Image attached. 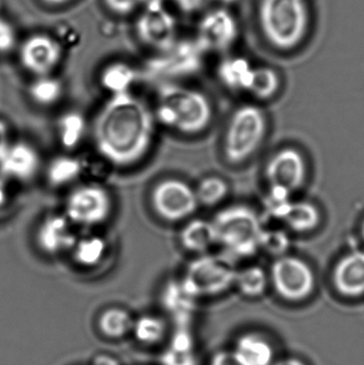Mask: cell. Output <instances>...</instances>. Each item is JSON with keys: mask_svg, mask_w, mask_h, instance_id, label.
<instances>
[{"mask_svg": "<svg viewBox=\"0 0 364 365\" xmlns=\"http://www.w3.org/2000/svg\"><path fill=\"white\" fill-rule=\"evenodd\" d=\"M276 365H306L303 361H301L299 359H294V358H291V359L284 360V361L279 362Z\"/></svg>", "mask_w": 364, "mask_h": 365, "instance_id": "ee69618b", "label": "cell"}, {"mask_svg": "<svg viewBox=\"0 0 364 365\" xmlns=\"http://www.w3.org/2000/svg\"><path fill=\"white\" fill-rule=\"evenodd\" d=\"M155 125L153 111L132 92L111 96L94 120L96 150L113 166H135L149 154Z\"/></svg>", "mask_w": 364, "mask_h": 365, "instance_id": "6da1fadb", "label": "cell"}, {"mask_svg": "<svg viewBox=\"0 0 364 365\" xmlns=\"http://www.w3.org/2000/svg\"><path fill=\"white\" fill-rule=\"evenodd\" d=\"M16 45V32L12 24L0 17V53H8Z\"/></svg>", "mask_w": 364, "mask_h": 365, "instance_id": "d590c367", "label": "cell"}, {"mask_svg": "<svg viewBox=\"0 0 364 365\" xmlns=\"http://www.w3.org/2000/svg\"><path fill=\"white\" fill-rule=\"evenodd\" d=\"M211 365H241L233 351H219L214 356Z\"/></svg>", "mask_w": 364, "mask_h": 365, "instance_id": "f35d334b", "label": "cell"}, {"mask_svg": "<svg viewBox=\"0 0 364 365\" xmlns=\"http://www.w3.org/2000/svg\"><path fill=\"white\" fill-rule=\"evenodd\" d=\"M267 134V118L256 105H243L231 115L224 139V154L232 165L247 162L258 152Z\"/></svg>", "mask_w": 364, "mask_h": 365, "instance_id": "5b68a950", "label": "cell"}, {"mask_svg": "<svg viewBox=\"0 0 364 365\" xmlns=\"http://www.w3.org/2000/svg\"><path fill=\"white\" fill-rule=\"evenodd\" d=\"M308 166L301 152L295 148H284L276 152L265 167L269 185H278L291 192L299 190L307 181Z\"/></svg>", "mask_w": 364, "mask_h": 365, "instance_id": "4fadbf2b", "label": "cell"}, {"mask_svg": "<svg viewBox=\"0 0 364 365\" xmlns=\"http://www.w3.org/2000/svg\"><path fill=\"white\" fill-rule=\"evenodd\" d=\"M41 166L36 148L25 141H9L0 150V177L13 181H30Z\"/></svg>", "mask_w": 364, "mask_h": 365, "instance_id": "5bb4252c", "label": "cell"}, {"mask_svg": "<svg viewBox=\"0 0 364 365\" xmlns=\"http://www.w3.org/2000/svg\"><path fill=\"white\" fill-rule=\"evenodd\" d=\"M62 56L61 44L46 34H31L19 47L21 66L34 76L51 75L61 62Z\"/></svg>", "mask_w": 364, "mask_h": 365, "instance_id": "7c38bea8", "label": "cell"}, {"mask_svg": "<svg viewBox=\"0 0 364 365\" xmlns=\"http://www.w3.org/2000/svg\"><path fill=\"white\" fill-rule=\"evenodd\" d=\"M361 236H363L364 240V220L363 222V225H361Z\"/></svg>", "mask_w": 364, "mask_h": 365, "instance_id": "bcb514c9", "label": "cell"}, {"mask_svg": "<svg viewBox=\"0 0 364 365\" xmlns=\"http://www.w3.org/2000/svg\"><path fill=\"white\" fill-rule=\"evenodd\" d=\"M162 365H197L194 336L189 325L177 326L168 349L162 357Z\"/></svg>", "mask_w": 364, "mask_h": 365, "instance_id": "cb8c5ba5", "label": "cell"}, {"mask_svg": "<svg viewBox=\"0 0 364 365\" xmlns=\"http://www.w3.org/2000/svg\"><path fill=\"white\" fill-rule=\"evenodd\" d=\"M236 269L230 257L219 255H198L192 259L181 279L184 287L197 299L219 295L235 284Z\"/></svg>", "mask_w": 364, "mask_h": 365, "instance_id": "8992f818", "label": "cell"}, {"mask_svg": "<svg viewBox=\"0 0 364 365\" xmlns=\"http://www.w3.org/2000/svg\"><path fill=\"white\" fill-rule=\"evenodd\" d=\"M180 244L188 252L204 255L217 245L213 221L202 218L189 219L182 227Z\"/></svg>", "mask_w": 364, "mask_h": 365, "instance_id": "e0dca14e", "label": "cell"}, {"mask_svg": "<svg viewBox=\"0 0 364 365\" xmlns=\"http://www.w3.org/2000/svg\"><path fill=\"white\" fill-rule=\"evenodd\" d=\"M269 283L266 272L259 266H249L236 272L235 284L248 297H258L264 293Z\"/></svg>", "mask_w": 364, "mask_h": 365, "instance_id": "d6a6232c", "label": "cell"}, {"mask_svg": "<svg viewBox=\"0 0 364 365\" xmlns=\"http://www.w3.org/2000/svg\"><path fill=\"white\" fill-rule=\"evenodd\" d=\"M136 32L143 44L164 53L177 43V21L160 0L149 2L141 12Z\"/></svg>", "mask_w": 364, "mask_h": 365, "instance_id": "30bf717a", "label": "cell"}, {"mask_svg": "<svg viewBox=\"0 0 364 365\" xmlns=\"http://www.w3.org/2000/svg\"><path fill=\"white\" fill-rule=\"evenodd\" d=\"M293 192L278 185H269V191L264 197V208L266 214L276 220H284L292 205Z\"/></svg>", "mask_w": 364, "mask_h": 365, "instance_id": "836d02e7", "label": "cell"}, {"mask_svg": "<svg viewBox=\"0 0 364 365\" xmlns=\"http://www.w3.org/2000/svg\"><path fill=\"white\" fill-rule=\"evenodd\" d=\"M113 212V199L104 186L95 182L73 189L64 203V215L73 225L95 227L102 225Z\"/></svg>", "mask_w": 364, "mask_h": 365, "instance_id": "52a82bcc", "label": "cell"}, {"mask_svg": "<svg viewBox=\"0 0 364 365\" xmlns=\"http://www.w3.org/2000/svg\"><path fill=\"white\" fill-rule=\"evenodd\" d=\"M171 53L168 59L160 61V66H155V71L165 76H182V75L194 74L201 68L202 63L203 48L196 42L194 46L186 47L184 51Z\"/></svg>", "mask_w": 364, "mask_h": 365, "instance_id": "44dd1931", "label": "cell"}, {"mask_svg": "<svg viewBox=\"0 0 364 365\" xmlns=\"http://www.w3.org/2000/svg\"><path fill=\"white\" fill-rule=\"evenodd\" d=\"M281 79L277 71L269 66L254 68L248 92L259 100H269L280 90Z\"/></svg>", "mask_w": 364, "mask_h": 365, "instance_id": "4dcf8cb0", "label": "cell"}, {"mask_svg": "<svg viewBox=\"0 0 364 365\" xmlns=\"http://www.w3.org/2000/svg\"><path fill=\"white\" fill-rule=\"evenodd\" d=\"M6 181V179L0 177V208L4 207L9 200V190Z\"/></svg>", "mask_w": 364, "mask_h": 365, "instance_id": "60d3db41", "label": "cell"}, {"mask_svg": "<svg viewBox=\"0 0 364 365\" xmlns=\"http://www.w3.org/2000/svg\"><path fill=\"white\" fill-rule=\"evenodd\" d=\"M138 78L136 70L125 62L109 63L100 74V87L111 96L128 93Z\"/></svg>", "mask_w": 364, "mask_h": 365, "instance_id": "7402d4cb", "label": "cell"}, {"mask_svg": "<svg viewBox=\"0 0 364 365\" xmlns=\"http://www.w3.org/2000/svg\"><path fill=\"white\" fill-rule=\"evenodd\" d=\"M239 36V21L234 14L227 8H216L201 19L197 43L204 51H224L235 44Z\"/></svg>", "mask_w": 364, "mask_h": 365, "instance_id": "8fae6325", "label": "cell"}, {"mask_svg": "<svg viewBox=\"0 0 364 365\" xmlns=\"http://www.w3.org/2000/svg\"><path fill=\"white\" fill-rule=\"evenodd\" d=\"M41 1H42L43 4H47V6H60L68 4L71 0H41Z\"/></svg>", "mask_w": 364, "mask_h": 365, "instance_id": "7bdbcfd3", "label": "cell"}, {"mask_svg": "<svg viewBox=\"0 0 364 365\" xmlns=\"http://www.w3.org/2000/svg\"><path fill=\"white\" fill-rule=\"evenodd\" d=\"M219 1H222V4H234V2H236L237 0H219Z\"/></svg>", "mask_w": 364, "mask_h": 365, "instance_id": "f6af8a7d", "label": "cell"}, {"mask_svg": "<svg viewBox=\"0 0 364 365\" xmlns=\"http://www.w3.org/2000/svg\"><path fill=\"white\" fill-rule=\"evenodd\" d=\"M92 365H121L115 358L108 355H98L94 358Z\"/></svg>", "mask_w": 364, "mask_h": 365, "instance_id": "ab89813d", "label": "cell"}, {"mask_svg": "<svg viewBox=\"0 0 364 365\" xmlns=\"http://www.w3.org/2000/svg\"><path fill=\"white\" fill-rule=\"evenodd\" d=\"M182 12L192 14L207 8L213 0H173Z\"/></svg>", "mask_w": 364, "mask_h": 365, "instance_id": "74e56055", "label": "cell"}, {"mask_svg": "<svg viewBox=\"0 0 364 365\" xmlns=\"http://www.w3.org/2000/svg\"><path fill=\"white\" fill-rule=\"evenodd\" d=\"M85 163L73 155L53 158L46 169V180L53 187H64L80 179L85 173Z\"/></svg>", "mask_w": 364, "mask_h": 365, "instance_id": "603a6c76", "label": "cell"}, {"mask_svg": "<svg viewBox=\"0 0 364 365\" xmlns=\"http://www.w3.org/2000/svg\"><path fill=\"white\" fill-rule=\"evenodd\" d=\"M162 298L165 308L177 319V325H189L197 298L186 289L182 280L169 281Z\"/></svg>", "mask_w": 364, "mask_h": 365, "instance_id": "ac0fdd59", "label": "cell"}, {"mask_svg": "<svg viewBox=\"0 0 364 365\" xmlns=\"http://www.w3.org/2000/svg\"><path fill=\"white\" fill-rule=\"evenodd\" d=\"M134 317L121 308H110L104 311L98 319V328L109 339L125 338L132 334Z\"/></svg>", "mask_w": 364, "mask_h": 365, "instance_id": "f1b7e54d", "label": "cell"}, {"mask_svg": "<svg viewBox=\"0 0 364 365\" xmlns=\"http://www.w3.org/2000/svg\"><path fill=\"white\" fill-rule=\"evenodd\" d=\"M76 240L73 223L64 214L47 215L36 231V246L47 255H58L72 250Z\"/></svg>", "mask_w": 364, "mask_h": 365, "instance_id": "9a60e30c", "label": "cell"}, {"mask_svg": "<svg viewBox=\"0 0 364 365\" xmlns=\"http://www.w3.org/2000/svg\"><path fill=\"white\" fill-rule=\"evenodd\" d=\"M277 293L290 302H301L313 293L316 276L311 266L301 257L284 255L277 257L271 270Z\"/></svg>", "mask_w": 364, "mask_h": 365, "instance_id": "9c48e42d", "label": "cell"}, {"mask_svg": "<svg viewBox=\"0 0 364 365\" xmlns=\"http://www.w3.org/2000/svg\"><path fill=\"white\" fill-rule=\"evenodd\" d=\"M132 334L140 344H158L166 336V322L156 315H142L135 319Z\"/></svg>", "mask_w": 364, "mask_h": 365, "instance_id": "f546056e", "label": "cell"}, {"mask_svg": "<svg viewBox=\"0 0 364 365\" xmlns=\"http://www.w3.org/2000/svg\"><path fill=\"white\" fill-rule=\"evenodd\" d=\"M322 220L320 208L309 201H293L282 222L297 233H310L318 229Z\"/></svg>", "mask_w": 364, "mask_h": 365, "instance_id": "484cf974", "label": "cell"}, {"mask_svg": "<svg viewBox=\"0 0 364 365\" xmlns=\"http://www.w3.org/2000/svg\"><path fill=\"white\" fill-rule=\"evenodd\" d=\"M151 205L162 220L181 222L189 219L200 204L189 184L180 179H165L152 189Z\"/></svg>", "mask_w": 364, "mask_h": 365, "instance_id": "ba28073f", "label": "cell"}, {"mask_svg": "<svg viewBox=\"0 0 364 365\" xmlns=\"http://www.w3.org/2000/svg\"><path fill=\"white\" fill-rule=\"evenodd\" d=\"M71 251L74 261L81 267H96L106 257L107 242L102 236H85L77 238Z\"/></svg>", "mask_w": 364, "mask_h": 365, "instance_id": "4316f807", "label": "cell"}, {"mask_svg": "<svg viewBox=\"0 0 364 365\" xmlns=\"http://www.w3.org/2000/svg\"><path fill=\"white\" fill-rule=\"evenodd\" d=\"M63 83L51 75L36 76L28 88L30 100L40 107H53L61 101Z\"/></svg>", "mask_w": 364, "mask_h": 365, "instance_id": "83f0119b", "label": "cell"}, {"mask_svg": "<svg viewBox=\"0 0 364 365\" xmlns=\"http://www.w3.org/2000/svg\"><path fill=\"white\" fill-rule=\"evenodd\" d=\"M103 1L109 11L117 15L130 14L141 4V0H103Z\"/></svg>", "mask_w": 364, "mask_h": 365, "instance_id": "8d00e7d4", "label": "cell"}, {"mask_svg": "<svg viewBox=\"0 0 364 365\" xmlns=\"http://www.w3.org/2000/svg\"><path fill=\"white\" fill-rule=\"evenodd\" d=\"M217 245L227 257L246 259L260 250L262 219L247 205H231L222 208L213 218Z\"/></svg>", "mask_w": 364, "mask_h": 365, "instance_id": "277c9868", "label": "cell"}, {"mask_svg": "<svg viewBox=\"0 0 364 365\" xmlns=\"http://www.w3.org/2000/svg\"><path fill=\"white\" fill-rule=\"evenodd\" d=\"M290 246L291 240L288 232L282 229H263L260 250H264L269 255L279 257L286 255Z\"/></svg>", "mask_w": 364, "mask_h": 365, "instance_id": "e575fe53", "label": "cell"}, {"mask_svg": "<svg viewBox=\"0 0 364 365\" xmlns=\"http://www.w3.org/2000/svg\"><path fill=\"white\" fill-rule=\"evenodd\" d=\"M87 130V120L83 113L76 110L66 111L59 118L57 123L60 145L66 151H73L81 145Z\"/></svg>", "mask_w": 364, "mask_h": 365, "instance_id": "d4e9b609", "label": "cell"}, {"mask_svg": "<svg viewBox=\"0 0 364 365\" xmlns=\"http://www.w3.org/2000/svg\"><path fill=\"white\" fill-rule=\"evenodd\" d=\"M233 353L241 365H273V347L258 334L241 336Z\"/></svg>", "mask_w": 364, "mask_h": 365, "instance_id": "d6986e66", "label": "cell"}, {"mask_svg": "<svg viewBox=\"0 0 364 365\" xmlns=\"http://www.w3.org/2000/svg\"><path fill=\"white\" fill-rule=\"evenodd\" d=\"M254 66L244 57H228L218 66V77L229 89L234 91H248Z\"/></svg>", "mask_w": 364, "mask_h": 365, "instance_id": "ffe728a7", "label": "cell"}, {"mask_svg": "<svg viewBox=\"0 0 364 365\" xmlns=\"http://www.w3.org/2000/svg\"><path fill=\"white\" fill-rule=\"evenodd\" d=\"M9 128L4 120L0 119V150L9 143Z\"/></svg>", "mask_w": 364, "mask_h": 365, "instance_id": "b9f144b4", "label": "cell"}, {"mask_svg": "<svg viewBox=\"0 0 364 365\" xmlns=\"http://www.w3.org/2000/svg\"><path fill=\"white\" fill-rule=\"evenodd\" d=\"M194 191L200 205L213 207L226 199L229 193V185L222 178L211 175L201 180Z\"/></svg>", "mask_w": 364, "mask_h": 365, "instance_id": "1f68e13d", "label": "cell"}, {"mask_svg": "<svg viewBox=\"0 0 364 365\" xmlns=\"http://www.w3.org/2000/svg\"><path fill=\"white\" fill-rule=\"evenodd\" d=\"M153 113L160 125L186 136L204 132L214 115L213 105L207 94L172 83L160 86Z\"/></svg>", "mask_w": 364, "mask_h": 365, "instance_id": "7a4b0ae2", "label": "cell"}, {"mask_svg": "<svg viewBox=\"0 0 364 365\" xmlns=\"http://www.w3.org/2000/svg\"><path fill=\"white\" fill-rule=\"evenodd\" d=\"M333 281L341 295L350 298L364 295V251L343 255L336 264Z\"/></svg>", "mask_w": 364, "mask_h": 365, "instance_id": "2e32d148", "label": "cell"}, {"mask_svg": "<svg viewBox=\"0 0 364 365\" xmlns=\"http://www.w3.org/2000/svg\"><path fill=\"white\" fill-rule=\"evenodd\" d=\"M259 23L267 42L282 51L305 41L311 23L308 0H260Z\"/></svg>", "mask_w": 364, "mask_h": 365, "instance_id": "3957f363", "label": "cell"}]
</instances>
